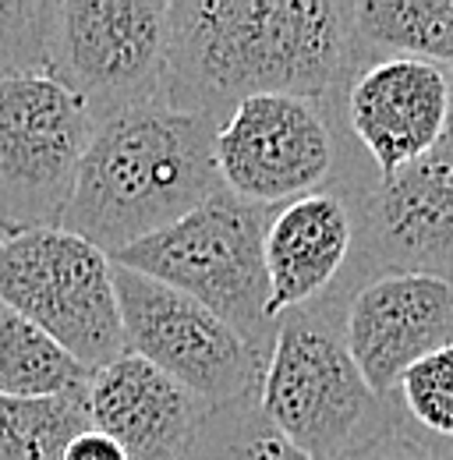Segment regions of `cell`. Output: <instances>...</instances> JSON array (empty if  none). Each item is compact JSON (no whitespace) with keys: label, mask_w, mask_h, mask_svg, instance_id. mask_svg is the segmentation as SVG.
Returning a JSON list of instances; mask_svg holds the SVG:
<instances>
[{"label":"cell","mask_w":453,"mask_h":460,"mask_svg":"<svg viewBox=\"0 0 453 460\" xmlns=\"http://www.w3.org/2000/svg\"><path fill=\"white\" fill-rule=\"evenodd\" d=\"M358 67L354 4L170 0L164 103L224 120L252 96L337 103Z\"/></svg>","instance_id":"6da1fadb"},{"label":"cell","mask_w":453,"mask_h":460,"mask_svg":"<svg viewBox=\"0 0 453 460\" xmlns=\"http://www.w3.org/2000/svg\"><path fill=\"white\" fill-rule=\"evenodd\" d=\"M217 120L167 103L135 107L96 124L71 202L57 227L117 255L224 188L217 171Z\"/></svg>","instance_id":"7a4b0ae2"},{"label":"cell","mask_w":453,"mask_h":460,"mask_svg":"<svg viewBox=\"0 0 453 460\" xmlns=\"http://www.w3.org/2000/svg\"><path fill=\"white\" fill-rule=\"evenodd\" d=\"M330 301L287 312L266 354L255 401L308 460H343L394 429L379 397L343 344Z\"/></svg>","instance_id":"3957f363"},{"label":"cell","mask_w":453,"mask_h":460,"mask_svg":"<svg viewBox=\"0 0 453 460\" xmlns=\"http://www.w3.org/2000/svg\"><path fill=\"white\" fill-rule=\"evenodd\" d=\"M277 206H252L220 188L167 230L111 255L113 266L181 290L270 354L280 319L270 312L266 227Z\"/></svg>","instance_id":"277c9868"},{"label":"cell","mask_w":453,"mask_h":460,"mask_svg":"<svg viewBox=\"0 0 453 460\" xmlns=\"http://www.w3.org/2000/svg\"><path fill=\"white\" fill-rule=\"evenodd\" d=\"M0 301L36 323L89 372L128 354L113 259L60 227L4 234Z\"/></svg>","instance_id":"5b68a950"},{"label":"cell","mask_w":453,"mask_h":460,"mask_svg":"<svg viewBox=\"0 0 453 460\" xmlns=\"http://www.w3.org/2000/svg\"><path fill=\"white\" fill-rule=\"evenodd\" d=\"M170 0H57L50 71L93 124L164 103Z\"/></svg>","instance_id":"8992f818"},{"label":"cell","mask_w":453,"mask_h":460,"mask_svg":"<svg viewBox=\"0 0 453 460\" xmlns=\"http://www.w3.org/2000/svg\"><path fill=\"white\" fill-rule=\"evenodd\" d=\"M113 288L128 354L167 372L209 411L255 397L266 350L248 344L224 315L124 266H113Z\"/></svg>","instance_id":"52a82bcc"},{"label":"cell","mask_w":453,"mask_h":460,"mask_svg":"<svg viewBox=\"0 0 453 460\" xmlns=\"http://www.w3.org/2000/svg\"><path fill=\"white\" fill-rule=\"evenodd\" d=\"M85 103L54 75L0 82V230L57 227L93 142Z\"/></svg>","instance_id":"ba28073f"},{"label":"cell","mask_w":453,"mask_h":460,"mask_svg":"<svg viewBox=\"0 0 453 460\" xmlns=\"http://www.w3.org/2000/svg\"><path fill=\"white\" fill-rule=\"evenodd\" d=\"M217 171L230 195L283 206L340 181L333 103L305 96H252L217 128Z\"/></svg>","instance_id":"9c48e42d"},{"label":"cell","mask_w":453,"mask_h":460,"mask_svg":"<svg viewBox=\"0 0 453 460\" xmlns=\"http://www.w3.org/2000/svg\"><path fill=\"white\" fill-rule=\"evenodd\" d=\"M351 199L358 284L390 273L453 280V135L390 181L351 184Z\"/></svg>","instance_id":"30bf717a"},{"label":"cell","mask_w":453,"mask_h":460,"mask_svg":"<svg viewBox=\"0 0 453 460\" xmlns=\"http://www.w3.org/2000/svg\"><path fill=\"white\" fill-rule=\"evenodd\" d=\"M333 107L376 181H390L453 135V71L414 58L361 60Z\"/></svg>","instance_id":"8fae6325"},{"label":"cell","mask_w":453,"mask_h":460,"mask_svg":"<svg viewBox=\"0 0 453 460\" xmlns=\"http://www.w3.org/2000/svg\"><path fill=\"white\" fill-rule=\"evenodd\" d=\"M340 333L365 383L390 401L400 376L453 344V280L390 273L351 290Z\"/></svg>","instance_id":"7c38bea8"},{"label":"cell","mask_w":453,"mask_h":460,"mask_svg":"<svg viewBox=\"0 0 453 460\" xmlns=\"http://www.w3.org/2000/svg\"><path fill=\"white\" fill-rule=\"evenodd\" d=\"M354 241L358 224L347 181L277 206L266 227L270 312L283 319L287 312L333 301L354 259Z\"/></svg>","instance_id":"4fadbf2b"},{"label":"cell","mask_w":453,"mask_h":460,"mask_svg":"<svg viewBox=\"0 0 453 460\" xmlns=\"http://www.w3.org/2000/svg\"><path fill=\"white\" fill-rule=\"evenodd\" d=\"M93 429L107 432L128 460H184L209 407L138 354H120L89 379Z\"/></svg>","instance_id":"5bb4252c"},{"label":"cell","mask_w":453,"mask_h":460,"mask_svg":"<svg viewBox=\"0 0 453 460\" xmlns=\"http://www.w3.org/2000/svg\"><path fill=\"white\" fill-rule=\"evenodd\" d=\"M358 64L414 58L453 67V0H358Z\"/></svg>","instance_id":"9a60e30c"},{"label":"cell","mask_w":453,"mask_h":460,"mask_svg":"<svg viewBox=\"0 0 453 460\" xmlns=\"http://www.w3.org/2000/svg\"><path fill=\"white\" fill-rule=\"evenodd\" d=\"M93 372L0 301V397H85Z\"/></svg>","instance_id":"2e32d148"},{"label":"cell","mask_w":453,"mask_h":460,"mask_svg":"<svg viewBox=\"0 0 453 460\" xmlns=\"http://www.w3.org/2000/svg\"><path fill=\"white\" fill-rule=\"evenodd\" d=\"M85 429V397H0V460H64Z\"/></svg>","instance_id":"e0dca14e"},{"label":"cell","mask_w":453,"mask_h":460,"mask_svg":"<svg viewBox=\"0 0 453 460\" xmlns=\"http://www.w3.org/2000/svg\"><path fill=\"white\" fill-rule=\"evenodd\" d=\"M184 460H308L262 414L255 397L213 407Z\"/></svg>","instance_id":"ac0fdd59"},{"label":"cell","mask_w":453,"mask_h":460,"mask_svg":"<svg viewBox=\"0 0 453 460\" xmlns=\"http://www.w3.org/2000/svg\"><path fill=\"white\" fill-rule=\"evenodd\" d=\"M57 0H0V82L47 75Z\"/></svg>","instance_id":"d6986e66"},{"label":"cell","mask_w":453,"mask_h":460,"mask_svg":"<svg viewBox=\"0 0 453 460\" xmlns=\"http://www.w3.org/2000/svg\"><path fill=\"white\" fill-rule=\"evenodd\" d=\"M394 394L425 432L453 447V344L411 365Z\"/></svg>","instance_id":"ffe728a7"},{"label":"cell","mask_w":453,"mask_h":460,"mask_svg":"<svg viewBox=\"0 0 453 460\" xmlns=\"http://www.w3.org/2000/svg\"><path fill=\"white\" fill-rule=\"evenodd\" d=\"M343 460H443L436 450H429L425 443H418L414 436L400 432V429H390L386 436H379L376 443H369L365 450L351 454Z\"/></svg>","instance_id":"44dd1931"},{"label":"cell","mask_w":453,"mask_h":460,"mask_svg":"<svg viewBox=\"0 0 453 460\" xmlns=\"http://www.w3.org/2000/svg\"><path fill=\"white\" fill-rule=\"evenodd\" d=\"M64 460H128V454L113 443L107 432L85 429V432L64 450Z\"/></svg>","instance_id":"7402d4cb"},{"label":"cell","mask_w":453,"mask_h":460,"mask_svg":"<svg viewBox=\"0 0 453 460\" xmlns=\"http://www.w3.org/2000/svg\"><path fill=\"white\" fill-rule=\"evenodd\" d=\"M443 460H453V447H450V454H447V457H443Z\"/></svg>","instance_id":"603a6c76"},{"label":"cell","mask_w":453,"mask_h":460,"mask_svg":"<svg viewBox=\"0 0 453 460\" xmlns=\"http://www.w3.org/2000/svg\"><path fill=\"white\" fill-rule=\"evenodd\" d=\"M0 241H4V230H0Z\"/></svg>","instance_id":"cb8c5ba5"},{"label":"cell","mask_w":453,"mask_h":460,"mask_svg":"<svg viewBox=\"0 0 453 460\" xmlns=\"http://www.w3.org/2000/svg\"><path fill=\"white\" fill-rule=\"evenodd\" d=\"M450 71H453V67H450Z\"/></svg>","instance_id":"d4e9b609"}]
</instances>
